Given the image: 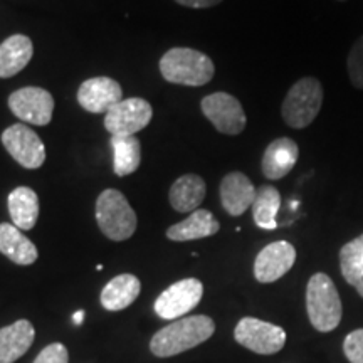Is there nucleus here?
I'll list each match as a JSON object with an SVG mask.
<instances>
[{
	"mask_svg": "<svg viewBox=\"0 0 363 363\" xmlns=\"http://www.w3.org/2000/svg\"><path fill=\"white\" fill-rule=\"evenodd\" d=\"M216 323L206 315L184 316L153 335L150 350L155 357L169 358L195 348L214 335Z\"/></svg>",
	"mask_w": 363,
	"mask_h": 363,
	"instance_id": "nucleus-1",
	"label": "nucleus"
},
{
	"mask_svg": "<svg viewBox=\"0 0 363 363\" xmlns=\"http://www.w3.org/2000/svg\"><path fill=\"white\" fill-rule=\"evenodd\" d=\"M163 79L182 86H203L214 78V62L197 49L174 48L160 59Z\"/></svg>",
	"mask_w": 363,
	"mask_h": 363,
	"instance_id": "nucleus-2",
	"label": "nucleus"
},
{
	"mask_svg": "<svg viewBox=\"0 0 363 363\" xmlns=\"http://www.w3.org/2000/svg\"><path fill=\"white\" fill-rule=\"evenodd\" d=\"M306 310L311 325L321 333L333 331L342 321V299L337 286L325 272H316L308 281Z\"/></svg>",
	"mask_w": 363,
	"mask_h": 363,
	"instance_id": "nucleus-3",
	"label": "nucleus"
},
{
	"mask_svg": "<svg viewBox=\"0 0 363 363\" xmlns=\"http://www.w3.org/2000/svg\"><path fill=\"white\" fill-rule=\"evenodd\" d=\"M96 222L99 230L108 239H130L136 230V214L130 202L120 190L106 189L99 194L96 201Z\"/></svg>",
	"mask_w": 363,
	"mask_h": 363,
	"instance_id": "nucleus-4",
	"label": "nucleus"
},
{
	"mask_svg": "<svg viewBox=\"0 0 363 363\" xmlns=\"http://www.w3.org/2000/svg\"><path fill=\"white\" fill-rule=\"evenodd\" d=\"M323 104V86L316 78L306 76L291 86L286 94L281 115L284 123L294 130L310 126Z\"/></svg>",
	"mask_w": 363,
	"mask_h": 363,
	"instance_id": "nucleus-5",
	"label": "nucleus"
},
{
	"mask_svg": "<svg viewBox=\"0 0 363 363\" xmlns=\"http://www.w3.org/2000/svg\"><path fill=\"white\" fill-rule=\"evenodd\" d=\"M234 338L247 350L259 353V355H272L283 350L286 331L281 326L246 316L235 326Z\"/></svg>",
	"mask_w": 363,
	"mask_h": 363,
	"instance_id": "nucleus-6",
	"label": "nucleus"
},
{
	"mask_svg": "<svg viewBox=\"0 0 363 363\" xmlns=\"http://www.w3.org/2000/svg\"><path fill=\"white\" fill-rule=\"evenodd\" d=\"M153 116V108L142 98L121 99L104 115V128L111 136H135L147 128Z\"/></svg>",
	"mask_w": 363,
	"mask_h": 363,
	"instance_id": "nucleus-7",
	"label": "nucleus"
},
{
	"mask_svg": "<svg viewBox=\"0 0 363 363\" xmlns=\"http://www.w3.org/2000/svg\"><path fill=\"white\" fill-rule=\"evenodd\" d=\"M203 284L195 278H187L170 284L155 301V313L162 320L175 321L184 318L201 303Z\"/></svg>",
	"mask_w": 363,
	"mask_h": 363,
	"instance_id": "nucleus-8",
	"label": "nucleus"
},
{
	"mask_svg": "<svg viewBox=\"0 0 363 363\" xmlns=\"http://www.w3.org/2000/svg\"><path fill=\"white\" fill-rule=\"evenodd\" d=\"M9 108L19 120L35 126L51 123L54 111V98L48 89L38 86L21 88L9 96Z\"/></svg>",
	"mask_w": 363,
	"mask_h": 363,
	"instance_id": "nucleus-9",
	"label": "nucleus"
},
{
	"mask_svg": "<svg viewBox=\"0 0 363 363\" xmlns=\"http://www.w3.org/2000/svg\"><path fill=\"white\" fill-rule=\"evenodd\" d=\"M202 113L224 135H239L246 128V113L238 98L229 93H212L202 99Z\"/></svg>",
	"mask_w": 363,
	"mask_h": 363,
	"instance_id": "nucleus-10",
	"label": "nucleus"
},
{
	"mask_svg": "<svg viewBox=\"0 0 363 363\" xmlns=\"http://www.w3.org/2000/svg\"><path fill=\"white\" fill-rule=\"evenodd\" d=\"M2 143L11 157L27 170H35L45 162V147L43 140L29 126L17 123L9 126L2 133Z\"/></svg>",
	"mask_w": 363,
	"mask_h": 363,
	"instance_id": "nucleus-11",
	"label": "nucleus"
},
{
	"mask_svg": "<svg viewBox=\"0 0 363 363\" xmlns=\"http://www.w3.org/2000/svg\"><path fill=\"white\" fill-rule=\"evenodd\" d=\"M296 249L288 240L267 244L254 261V276L259 283H274L294 266Z\"/></svg>",
	"mask_w": 363,
	"mask_h": 363,
	"instance_id": "nucleus-12",
	"label": "nucleus"
},
{
	"mask_svg": "<svg viewBox=\"0 0 363 363\" xmlns=\"http://www.w3.org/2000/svg\"><path fill=\"white\" fill-rule=\"evenodd\" d=\"M123 99V89L118 81L98 76L86 79L78 89V103L83 110L94 115H106L115 104Z\"/></svg>",
	"mask_w": 363,
	"mask_h": 363,
	"instance_id": "nucleus-13",
	"label": "nucleus"
},
{
	"mask_svg": "<svg viewBox=\"0 0 363 363\" xmlns=\"http://www.w3.org/2000/svg\"><path fill=\"white\" fill-rule=\"evenodd\" d=\"M220 203L229 216L239 217L252 207L256 189L247 175L242 172H230L220 182Z\"/></svg>",
	"mask_w": 363,
	"mask_h": 363,
	"instance_id": "nucleus-14",
	"label": "nucleus"
},
{
	"mask_svg": "<svg viewBox=\"0 0 363 363\" xmlns=\"http://www.w3.org/2000/svg\"><path fill=\"white\" fill-rule=\"evenodd\" d=\"M299 157V148L291 138H276L267 145L264 155H262V174L269 180H279L294 169Z\"/></svg>",
	"mask_w": 363,
	"mask_h": 363,
	"instance_id": "nucleus-15",
	"label": "nucleus"
},
{
	"mask_svg": "<svg viewBox=\"0 0 363 363\" xmlns=\"http://www.w3.org/2000/svg\"><path fill=\"white\" fill-rule=\"evenodd\" d=\"M35 330L30 321L19 320L0 330V363H13L33 347Z\"/></svg>",
	"mask_w": 363,
	"mask_h": 363,
	"instance_id": "nucleus-16",
	"label": "nucleus"
},
{
	"mask_svg": "<svg viewBox=\"0 0 363 363\" xmlns=\"http://www.w3.org/2000/svg\"><path fill=\"white\" fill-rule=\"evenodd\" d=\"M220 224L211 212L206 208H197L187 219L174 224L167 229V238L175 242H185V240H195L211 238L219 233Z\"/></svg>",
	"mask_w": 363,
	"mask_h": 363,
	"instance_id": "nucleus-17",
	"label": "nucleus"
},
{
	"mask_svg": "<svg viewBox=\"0 0 363 363\" xmlns=\"http://www.w3.org/2000/svg\"><path fill=\"white\" fill-rule=\"evenodd\" d=\"M34 45L27 35L16 34L0 44V78H12L29 65Z\"/></svg>",
	"mask_w": 363,
	"mask_h": 363,
	"instance_id": "nucleus-18",
	"label": "nucleus"
},
{
	"mask_svg": "<svg viewBox=\"0 0 363 363\" xmlns=\"http://www.w3.org/2000/svg\"><path fill=\"white\" fill-rule=\"evenodd\" d=\"M207 194V185L202 177L195 174L182 175L180 179L174 182L170 187L169 199L170 206L175 208L177 212H194L201 207Z\"/></svg>",
	"mask_w": 363,
	"mask_h": 363,
	"instance_id": "nucleus-19",
	"label": "nucleus"
},
{
	"mask_svg": "<svg viewBox=\"0 0 363 363\" xmlns=\"http://www.w3.org/2000/svg\"><path fill=\"white\" fill-rule=\"evenodd\" d=\"M0 252L19 266H30L38 261V247L13 224H0Z\"/></svg>",
	"mask_w": 363,
	"mask_h": 363,
	"instance_id": "nucleus-20",
	"label": "nucleus"
},
{
	"mask_svg": "<svg viewBox=\"0 0 363 363\" xmlns=\"http://www.w3.org/2000/svg\"><path fill=\"white\" fill-rule=\"evenodd\" d=\"M142 283L133 274H120L113 278L101 291V305L108 311H121L140 296Z\"/></svg>",
	"mask_w": 363,
	"mask_h": 363,
	"instance_id": "nucleus-21",
	"label": "nucleus"
},
{
	"mask_svg": "<svg viewBox=\"0 0 363 363\" xmlns=\"http://www.w3.org/2000/svg\"><path fill=\"white\" fill-rule=\"evenodd\" d=\"M7 206L13 225L21 230H30L39 219V197L33 189H13L9 194Z\"/></svg>",
	"mask_w": 363,
	"mask_h": 363,
	"instance_id": "nucleus-22",
	"label": "nucleus"
},
{
	"mask_svg": "<svg viewBox=\"0 0 363 363\" xmlns=\"http://www.w3.org/2000/svg\"><path fill=\"white\" fill-rule=\"evenodd\" d=\"M113 169L118 177L135 174L142 163V145L136 136H111Z\"/></svg>",
	"mask_w": 363,
	"mask_h": 363,
	"instance_id": "nucleus-23",
	"label": "nucleus"
},
{
	"mask_svg": "<svg viewBox=\"0 0 363 363\" xmlns=\"http://www.w3.org/2000/svg\"><path fill=\"white\" fill-rule=\"evenodd\" d=\"M340 269L345 281L353 286L363 298V234L342 247Z\"/></svg>",
	"mask_w": 363,
	"mask_h": 363,
	"instance_id": "nucleus-24",
	"label": "nucleus"
},
{
	"mask_svg": "<svg viewBox=\"0 0 363 363\" xmlns=\"http://www.w3.org/2000/svg\"><path fill=\"white\" fill-rule=\"evenodd\" d=\"M281 206V194L272 185H262L256 190V199L252 202V217L257 227L266 230H274L278 227L276 216Z\"/></svg>",
	"mask_w": 363,
	"mask_h": 363,
	"instance_id": "nucleus-25",
	"label": "nucleus"
},
{
	"mask_svg": "<svg viewBox=\"0 0 363 363\" xmlns=\"http://www.w3.org/2000/svg\"><path fill=\"white\" fill-rule=\"evenodd\" d=\"M347 69L352 84L357 89H363V35L353 43L347 57Z\"/></svg>",
	"mask_w": 363,
	"mask_h": 363,
	"instance_id": "nucleus-26",
	"label": "nucleus"
},
{
	"mask_svg": "<svg viewBox=\"0 0 363 363\" xmlns=\"http://www.w3.org/2000/svg\"><path fill=\"white\" fill-rule=\"evenodd\" d=\"M343 352L347 355L348 362L363 363V328L352 331L347 335L343 343Z\"/></svg>",
	"mask_w": 363,
	"mask_h": 363,
	"instance_id": "nucleus-27",
	"label": "nucleus"
},
{
	"mask_svg": "<svg viewBox=\"0 0 363 363\" xmlns=\"http://www.w3.org/2000/svg\"><path fill=\"white\" fill-rule=\"evenodd\" d=\"M69 362V353L62 343H51L43 348V352L35 357L33 363H67Z\"/></svg>",
	"mask_w": 363,
	"mask_h": 363,
	"instance_id": "nucleus-28",
	"label": "nucleus"
},
{
	"mask_svg": "<svg viewBox=\"0 0 363 363\" xmlns=\"http://www.w3.org/2000/svg\"><path fill=\"white\" fill-rule=\"evenodd\" d=\"M175 2L190 9H207V7L217 6V4H220L222 0H175Z\"/></svg>",
	"mask_w": 363,
	"mask_h": 363,
	"instance_id": "nucleus-29",
	"label": "nucleus"
},
{
	"mask_svg": "<svg viewBox=\"0 0 363 363\" xmlns=\"http://www.w3.org/2000/svg\"><path fill=\"white\" fill-rule=\"evenodd\" d=\"M72 320H74L76 325H83V320H84V311L79 310L76 311L74 315H72Z\"/></svg>",
	"mask_w": 363,
	"mask_h": 363,
	"instance_id": "nucleus-30",
	"label": "nucleus"
}]
</instances>
